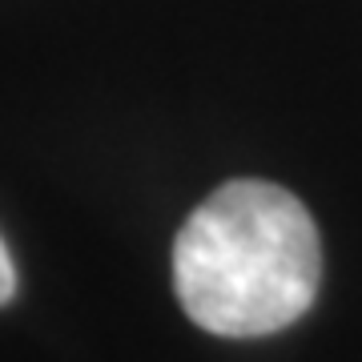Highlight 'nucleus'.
Here are the masks:
<instances>
[{
  "mask_svg": "<svg viewBox=\"0 0 362 362\" xmlns=\"http://www.w3.org/2000/svg\"><path fill=\"white\" fill-rule=\"evenodd\" d=\"M322 242L310 209L274 181L218 185L173 242L181 310L209 334L258 338L286 330L314 306Z\"/></svg>",
  "mask_w": 362,
  "mask_h": 362,
  "instance_id": "1",
  "label": "nucleus"
},
{
  "mask_svg": "<svg viewBox=\"0 0 362 362\" xmlns=\"http://www.w3.org/2000/svg\"><path fill=\"white\" fill-rule=\"evenodd\" d=\"M16 294V266H13V254L4 246V238H0V306H8Z\"/></svg>",
  "mask_w": 362,
  "mask_h": 362,
  "instance_id": "2",
  "label": "nucleus"
}]
</instances>
